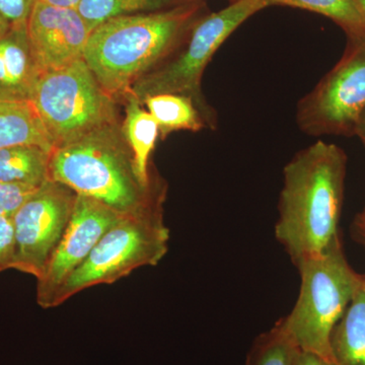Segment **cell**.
<instances>
[{
  "instance_id": "6da1fadb",
  "label": "cell",
  "mask_w": 365,
  "mask_h": 365,
  "mask_svg": "<svg viewBox=\"0 0 365 365\" xmlns=\"http://www.w3.org/2000/svg\"><path fill=\"white\" fill-rule=\"evenodd\" d=\"M346 167L345 151L323 140L300 150L285 165L275 237L295 266L341 241Z\"/></svg>"
},
{
  "instance_id": "7a4b0ae2",
  "label": "cell",
  "mask_w": 365,
  "mask_h": 365,
  "mask_svg": "<svg viewBox=\"0 0 365 365\" xmlns=\"http://www.w3.org/2000/svg\"><path fill=\"white\" fill-rule=\"evenodd\" d=\"M204 0L112 19L91 31L83 60L111 97L124 98L138 79L162 66L188 40Z\"/></svg>"
},
{
  "instance_id": "3957f363",
  "label": "cell",
  "mask_w": 365,
  "mask_h": 365,
  "mask_svg": "<svg viewBox=\"0 0 365 365\" xmlns=\"http://www.w3.org/2000/svg\"><path fill=\"white\" fill-rule=\"evenodd\" d=\"M49 180L121 215L165 202L167 194V186L158 178L150 186L139 181L133 155L119 123L55 148L50 157Z\"/></svg>"
},
{
  "instance_id": "277c9868",
  "label": "cell",
  "mask_w": 365,
  "mask_h": 365,
  "mask_svg": "<svg viewBox=\"0 0 365 365\" xmlns=\"http://www.w3.org/2000/svg\"><path fill=\"white\" fill-rule=\"evenodd\" d=\"M299 297L288 316L280 319L302 351L334 362V328L361 285L360 275L346 260L341 241L326 253L297 264Z\"/></svg>"
},
{
  "instance_id": "5b68a950",
  "label": "cell",
  "mask_w": 365,
  "mask_h": 365,
  "mask_svg": "<svg viewBox=\"0 0 365 365\" xmlns=\"http://www.w3.org/2000/svg\"><path fill=\"white\" fill-rule=\"evenodd\" d=\"M163 205L158 202L122 215L62 285L53 307L88 288L113 284L137 269L157 266L169 251L170 230L163 220Z\"/></svg>"
},
{
  "instance_id": "8992f818",
  "label": "cell",
  "mask_w": 365,
  "mask_h": 365,
  "mask_svg": "<svg viewBox=\"0 0 365 365\" xmlns=\"http://www.w3.org/2000/svg\"><path fill=\"white\" fill-rule=\"evenodd\" d=\"M266 7V0H237L222 11L205 14L192 29L181 49L138 79L131 93L140 103L160 93L186 96L195 102L209 128L216 129L217 114L207 104L201 90L204 71L227 38Z\"/></svg>"
},
{
  "instance_id": "52a82bcc",
  "label": "cell",
  "mask_w": 365,
  "mask_h": 365,
  "mask_svg": "<svg viewBox=\"0 0 365 365\" xmlns=\"http://www.w3.org/2000/svg\"><path fill=\"white\" fill-rule=\"evenodd\" d=\"M54 148L118 123L115 98L83 59L42 72L31 98Z\"/></svg>"
},
{
  "instance_id": "ba28073f",
  "label": "cell",
  "mask_w": 365,
  "mask_h": 365,
  "mask_svg": "<svg viewBox=\"0 0 365 365\" xmlns=\"http://www.w3.org/2000/svg\"><path fill=\"white\" fill-rule=\"evenodd\" d=\"M365 109V31L348 35L342 58L297 105L300 130L312 136L355 135Z\"/></svg>"
},
{
  "instance_id": "9c48e42d",
  "label": "cell",
  "mask_w": 365,
  "mask_h": 365,
  "mask_svg": "<svg viewBox=\"0 0 365 365\" xmlns=\"http://www.w3.org/2000/svg\"><path fill=\"white\" fill-rule=\"evenodd\" d=\"M78 194L47 180L13 215L14 270L36 279L44 272L71 222Z\"/></svg>"
},
{
  "instance_id": "30bf717a",
  "label": "cell",
  "mask_w": 365,
  "mask_h": 365,
  "mask_svg": "<svg viewBox=\"0 0 365 365\" xmlns=\"http://www.w3.org/2000/svg\"><path fill=\"white\" fill-rule=\"evenodd\" d=\"M122 215L96 199L78 195L68 227L37 279L36 299L42 309H53L60 288Z\"/></svg>"
},
{
  "instance_id": "8fae6325",
  "label": "cell",
  "mask_w": 365,
  "mask_h": 365,
  "mask_svg": "<svg viewBox=\"0 0 365 365\" xmlns=\"http://www.w3.org/2000/svg\"><path fill=\"white\" fill-rule=\"evenodd\" d=\"M26 32L41 72H45L83 59L91 31L78 9L34 0Z\"/></svg>"
},
{
  "instance_id": "7c38bea8",
  "label": "cell",
  "mask_w": 365,
  "mask_h": 365,
  "mask_svg": "<svg viewBox=\"0 0 365 365\" xmlns=\"http://www.w3.org/2000/svg\"><path fill=\"white\" fill-rule=\"evenodd\" d=\"M41 73L26 23L11 26L0 39V101L30 102Z\"/></svg>"
},
{
  "instance_id": "4fadbf2b",
  "label": "cell",
  "mask_w": 365,
  "mask_h": 365,
  "mask_svg": "<svg viewBox=\"0 0 365 365\" xmlns=\"http://www.w3.org/2000/svg\"><path fill=\"white\" fill-rule=\"evenodd\" d=\"M125 98V119L122 124L125 139L133 155L137 177L144 186L153 184L150 158L155 148L160 128L143 103L129 91Z\"/></svg>"
},
{
  "instance_id": "5bb4252c",
  "label": "cell",
  "mask_w": 365,
  "mask_h": 365,
  "mask_svg": "<svg viewBox=\"0 0 365 365\" xmlns=\"http://www.w3.org/2000/svg\"><path fill=\"white\" fill-rule=\"evenodd\" d=\"M36 145L54 150L51 137L31 102L0 101V148Z\"/></svg>"
},
{
  "instance_id": "9a60e30c",
  "label": "cell",
  "mask_w": 365,
  "mask_h": 365,
  "mask_svg": "<svg viewBox=\"0 0 365 365\" xmlns=\"http://www.w3.org/2000/svg\"><path fill=\"white\" fill-rule=\"evenodd\" d=\"M336 365H365V290L360 285L331 337Z\"/></svg>"
},
{
  "instance_id": "2e32d148",
  "label": "cell",
  "mask_w": 365,
  "mask_h": 365,
  "mask_svg": "<svg viewBox=\"0 0 365 365\" xmlns=\"http://www.w3.org/2000/svg\"><path fill=\"white\" fill-rule=\"evenodd\" d=\"M50 157L40 146L0 148V182L40 187L49 180Z\"/></svg>"
},
{
  "instance_id": "e0dca14e",
  "label": "cell",
  "mask_w": 365,
  "mask_h": 365,
  "mask_svg": "<svg viewBox=\"0 0 365 365\" xmlns=\"http://www.w3.org/2000/svg\"><path fill=\"white\" fill-rule=\"evenodd\" d=\"M163 137L175 131L197 132L203 129L205 120L191 98L177 93H160L143 101Z\"/></svg>"
},
{
  "instance_id": "ac0fdd59",
  "label": "cell",
  "mask_w": 365,
  "mask_h": 365,
  "mask_svg": "<svg viewBox=\"0 0 365 365\" xmlns=\"http://www.w3.org/2000/svg\"><path fill=\"white\" fill-rule=\"evenodd\" d=\"M196 0H81L78 11L91 31L119 16L155 13Z\"/></svg>"
},
{
  "instance_id": "d6986e66",
  "label": "cell",
  "mask_w": 365,
  "mask_h": 365,
  "mask_svg": "<svg viewBox=\"0 0 365 365\" xmlns=\"http://www.w3.org/2000/svg\"><path fill=\"white\" fill-rule=\"evenodd\" d=\"M299 351L279 319L255 339L245 365H294Z\"/></svg>"
},
{
  "instance_id": "ffe728a7",
  "label": "cell",
  "mask_w": 365,
  "mask_h": 365,
  "mask_svg": "<svg viewBox=\"0 0 365 365\" xmlns=\"http://www.w3.org/2000/svg\"><path fill=\"white\" fill-rule=\"evenodd\" d=\"M266 4L322 14L342 26L347 35L365 31V20L355 0H266Z\"/></svg>"
},
{
  "instance_id": "44dd1931",
  "label": "cell",
  "mask_w": 365,
  "mask_h": 365,
  "mask_svg": "<svg viewBox=\"0 0 365 365\" xmlns=\"http://www.w3.org/2000/svg\"><path fill=\"white\" fill-rule=\"evenodd\" d=\"M39 187L0 182V217L11 216Z\"/></svg>"
},
{
  "instance_id": "7402d4cb",
  "label": "cell",
  "mask_w": 365,
  "mask_h": 365,
  "mask_svg": "<svg viewBox=\"0 0 365 365\" xmlns=\"http://www.w3.org/2000/svg\"><path fill=\"white\" fill-rule=\"evenodd\" d=\"M16 257V242L13 218L11 216L0 217V272L14 269Z\"/></svg>"
},
{
  "instance_id": "603a6c76",
  "label": "cell",
  "mask_w": 365,
  "mask_h": 365,
  "mask_svg": "<svg viewBox=\"0 0 365 365\" xmlns=\"http://www.w3.org/2000/svg\"><path fill=\"white\" fill-rule=\"evenodd\" d=\"M34 0H0V14L11 26L26 24Z\"/></svg>"
},
{
  "instance_id": "cb8c5ba5",
  "label": "cell",
  "mask_w": 365,
  "mask_h": 365,
  "mask_svg": "<svg viewBox=\"0 0 365 365\" xmlns=\"http://www.w3.org/2000/svg\"><path fill=\"white\" fill-rule=\"evenodd\" d=\"M294 365H336L334 362L328 361L323 357L314 354V353L302 351L297 355Z\"/></svg>"
},
{
  "instance_id": "d4e9b609",
  "label": "cell",
  "mask_w": 365,
  "mask_h": 365,
  "mask_svg": "<svg viewBox=\"0 0 365 365\" xmlns=\"http://www.w3.org/2000/svg\"><path fill=\"white\" fill-rule=\"evenodd\" d=\"M353 230H354V234L360 244L365 247V217H362L359 215H357L354 220V225H353Z\"/></svg>"
},
{
  "instance_id": "484cf974",
  "label": "cell",
  "mask_w": 365,
  "mask_h": 365,
  "mask_svg": "<svg viewBox=\"0 0 365 365\" xmlns=\"http://www.w3.org/2000/svg\"><path fill=\"white\" fill-rule=\"evenodd\" d=\"M45 4L59 7H67V9H78L81 0H41Z\"/></svg>"
},
{
  "instance_id": "4316f807",
  "label": "cell",
  "mask_w": 365,
  "mask_h": 365,
  "mask_svg": "<svg viewBox=\"0 0 365 365\" xmlns=\"http://www.w3.org/2000/svg\"><path fill=\"white\" fill-rule=\"evenodd\" d=\"M355 135L359 136L365 145V109L364 110V112L361 113V115H360Z\"/></svg>"
},
{
  "instance_id": "83f0119b",
  "label": "cell",
  "mask_w": 365,
  "mask_h": 365,
  "mask_svg": "<svg viewBox=\"0 0 365 365\" xmlns=\"http://www.w3.org/2000/svg\"><path fill=\"white\" fill-rule=\"evenodd\" d=\"M11 25L0 14V39L11 30Z\"/></svg>"
},
{
  "instance_id": "f1b7e54d",
  "label": "cell",
  "mask_w": 365,
  "mask_h": 365,
  "mask_svg": "<svg viewBox=\"0 0 365 365\" xmlns=\"http://www.w3.org/2000/svg\"><path fill=\"white\" fill-rule=\"evenodd\" d=\"M365 20V0H355Z\"/></svg>"
},
{
  "instance_id": "f546056e",
  "label": "cell",
  "mask_w": 365,
  "mask_h": 365,
  "mask_svg": "<svg viewBox=\"0 0 365 365\" xmlns=\"http://www.w3.org/2000/svg\"><path fill=\"white\" fill-rule=\"evenodd\" d=\"M360 280H361L362 287H364V289L365 290V274H364V275H360Z\"/></svg>"
},
{
  "instance_id": "4dcf8cb0",
  "label": "cell",
  "mask_w": 365,
  "mask_h": 365,
  "mask_svg": "<svg viewBox=\"0 0 365 365\" xmlns=\"http://www.w3.org/2000/svg\"><path fill=\"white\" fill-rule=\"evenodd\" d=\"M359 215H361L362 217H365V207L364 209V211H362L361 213H359Z\"/></svg>"
},
{
  "instance_id": "1f68e13d",
  "label": "cell",
  "mask_w": 365,
  "mask_h": 365,
  "mask_svg": "<svg viewBox=\"0 0 365 365\" xmlns=\"http://www.w3.org/2000/svg\"><path fill=\"white\" fill-rule=\"evenodd\" d=\"M230 4H232V2H235V1H237V0H230Z\"/></svg>"
}]
</instances>
